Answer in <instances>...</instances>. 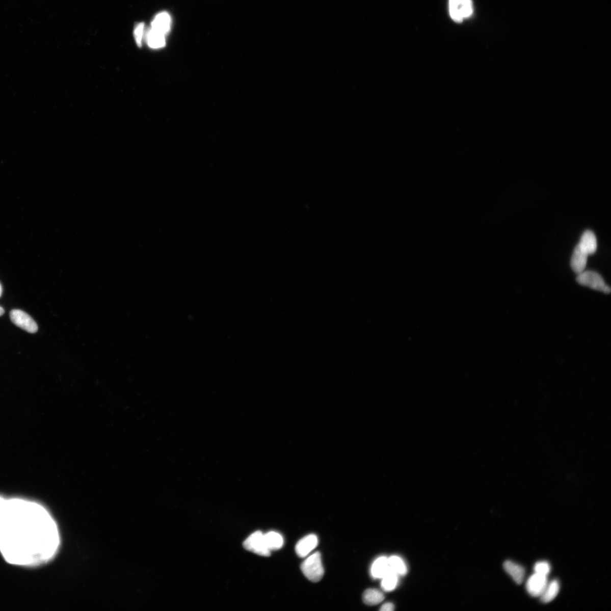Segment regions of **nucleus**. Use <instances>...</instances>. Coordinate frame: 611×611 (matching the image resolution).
<instances>
[{
  "instance_id": "nucleus-1",
  "label": "nucleus",
  "mask_w": 611,
  "mask_h": 611,
  "mask_svg": "<svg viewBox=\"0 0 611 611\" xmlns=\"http://www.w3.org/2000/svg\"><path fill=\"white\" fill-rule=\"evenodd\" d=\"M301 568L303 573L310 581L313 582L321 581L325 573L321 553L317 552L311 554L302 563Z\"/></svg>"
},
{
  "instance_id": "nucleus-2",
  "label": "nucleus",
  "mask_w": 611,
  "mask_h": 611,
  "mask_svg": "<svg viewBox=\"0 0 611 611\" xmlns=\"http://www.w3.org/2000/svg\"><path fill=\"white\" fill-rule=\"evenodd\" d=\"M577 281L579 284L590 287L594 290H599L608 294L610 292V287L605 284L601 276L594 271H583L578 274Z\"/></svg>"
},
{
  "instance_id": "nucleus-3",
  "label": "nucleus",
  "mask_w": 611,
  "mask_h": 611,
  "mask_svg": "<svg viewBox=\"0 0 611 611\" xmlns=\"http://www.w3.org/2000/svg\"><path fill=\"white\" fill-rule=\"evenodd\" d=\"M449 4L450 17L455 22H463L473 13L471 0H449Z\"/></svg>"
},
{
  "instance_id": "nucleus-4",
  "label": "nucleus",
  "mask_w": 611,
  "mask_h": 611,
  "mask_svg": "<svg viewBox=\"0 0 611 611\" xmlns=\"http://www.w3.org/2000/svg\"><path fill=\"white\" fill-rule=\"evenodd\" d=\"M244 547L248 551L253 552L260 556H269L271 551L266 546L264 536L262 533L258 531L251 535L244 542Z\"/></svg>"
},
{
  "instance_id": "nucleus-5",
  "label": "nucleus",
  "mask_w": 611,
  "mask_h": 611,
  "mask_svg": "<svg viewBox=\"0 0 611 611\" xmlns=\"http://www.w3.org/2000/svg\"><path fill=\"white\" fill-rule=\"evenodd\" d=\"M10 320L15 326L31 333L38 330L37 323L27 313L20 310H13L10 313Z\"/></svg>"
},
{
  "instance_id": "nucleus-6",
  "label": "nucleus",
  "mask_w": 611,
  "mask_h": 611,
  "mask_svg": "<svg viewBox=\"0 0 611 611\" xmlns=\"http://www.w3.org/2000/svg\"><path fill=\"white\" fill-rule=\"evenodd\" d=\"M547 584V576L535 573L528 579L526 588L532 597H540Z\"/></svg>"
},
{
  "instance_id": "nucleus-7",
  "label": "nucleus",
  "mask_w": 611,
  "mask_h": 611,
  "mask_svg": "<svg viewBox=\"0 0 611 611\" xmlns=\"http://www.w3.org/2000/svg\"><path fill=\"white\" fill-rule=\"evenodd\" d=\"M318 539L314 535L307 536L297 543L296 546V552L297 555L300 557H305L308 555L317 546Z\"/></svg>"
},
{
  "instance_id": "nucleus-8",
  "label": "nucleus",
  "mask_w": 611,
  "mask_h": 611,
  "mask_svg": "<svg viewBox=\"0 0 611 611\" xmlns=\"http://www.w3.org/2000/svg\"><path fill=\"white\" fill-rule=\"evenodd\" d=\"M577 246L589 256L595 253L597 249V241L594 233L590 230L586 231Z\"/></svg>"
},
{
  "instance_id": "nucleus-9",
  "label": "nucleus",
  "mask_w": 611,
  "mask_h": 611,
  "mask_svg": "<svg viewBox=\"0 0 611 611\" xmlns=\"http://www.w3.org/2000/svg\"><path fill=\"white\" fill-rule=\"evenodd\" d=\"M588 256L578 246L575 248L571 261V268L574 272L579 274L585 271Z\"/></svg>"
},
{
  "instance_id": "nucleus-10",
  "label": "nucleus",
  "mask_w": 611,
  "mask_h": 611,
  "mask_svg": "<svg viewBox=\"0 0 611 611\" xmlns=\"http://www.w3.org/2000/svg\"><path fill=\"white\" fill-rule=\"evenodd\" d=\"M390 572L388 558L381 556L375 561L371 568V575L374 578H383Z\"/></svg>"
},
{
  "instance_id": "nucleus-11",
  "label": "nucleus",
  "mask_w": 611,
  "mask_h": 611,
  "mask_svg": "<svg viewBox=\"0 0 611 611\" xmlns=\"http://www.w3.org/2000/svg\"><path fill=\"white\" fill-rule=\"evenodd\" d=\"M171 25L170 15L166 12H162L157 14L154 19L151 29L166 35L170 30Z\"/></svg>"
},
{
  "instance_id": "nucleus-12",
  "label": "nucleus",
  "mask_w": 611,
  "mask_h": 611,
  "mask_svg": "<svg viewBox=\"0 0 611 611\" xmlns=\"http://www.w3.org/2000/svg\"><path fill=\"white\" fill-rule=\"evenodd\" d=\"M504 569L516 583L520 585L523 582L525 571L524 568L520 565L511 561H506L504 563Z\"/></svg>"
},
{
  "instance_id": "nucleus-13",
  "label": "nucleus",
  "mask_w": 611,
  "mask_h": 611,
  "mask_svg": "<svg viewBox=\"0 0 611 611\" xmlns=\"http://www.w3.org/2000/svg\"><path fill=\"white\" fill-rule=\"evenodd\" d=\"M559 590L560 584L557 580H553L551 582L548 583L546 589H544L543 593L541 595V602L544 603L551 602L557 597Z\"/></svg>"
},
{
  "instance_id": "nucleus-14",
  "label": "nucleus",
  "mask_w": 611,
  "mask_h": 611,
  "mask_svg": "<svg viewBox=\"0 0 611 611\" xmlns=\"http://www.w3.org/2000/svg\"><path fill=\"white\" fill-rule=\"evenodd\" d=\"M165 35L151 29L147 34L149 47L153 49L161 48L166 45Z\"/></svg>"
},
{
  "instance_id": "nucleus-15",
  "label": "nucleus",
  "mask_w": 611,
  "mask_h": 611,
  "mask_svg": "<svg viewBox=\"0 0 611 611\" xmlns=\"http://www.w3.org/2000/svg\"><path fill=\"white\" fill-rule=\"evenodd\" d=\"M390 571L398 576H405L407 573L408 568L403 559L398 556H392L388 558Z\"/></svg>"
},
{
  "instance_id": "nucleus-16",
  "label": "nucleus",
  "mask_w": 611,
  "mask_h": 611,
  "mask_svg": "<svg viewBox=\"0 0 611 611\" xmlns=\"http://www.w3.org/2000/svg\"><path fill=\"white\" fill-rule=\"evenodd\" d=\"M267 547L271 550H277L281 548L284 544L283 538L280 534L271 532L264 535Z\"/></svg>"
},
{
  "instance_id": "nucleus-17",
  "label": "nucleus",
  "mask_w": 611,
  "mask_h": 611,
  "mask_svg": "<svg viewBox=\"0 0 611 611\" xmlns=\"http://www.w3.org/2000/svg\"><path fill=\"white\" fill-rule=\"evenodd\" d=\"M384 599V595L383 593L377 589H367L363 595L364 603L368 605L378 604L382 602Z\"/></svg>"
},
{
  "instance_id": "nucleus-18",
  "label": "nucleus",
  "mask_w": 611,
  "mask_h": 611,
  "mask_svg": "<svg viewBox=\"0 0 611 611\" xmlns=\"http://www.w3.org/2000/svg\"><path fill=\"white\" fill-rule=\"evenodd\" d=\"M381 587L386 592L393 591L397 586L399 576L392 572L388 573L382 578Z\"/></svg>"
},
{
  "instance_id": "nucleus-19",
  "label": "nucleus",
  "mask_w": 611,
  "mask_h": 611,
  "mask_svg": "<svg viewBox=\"0 0 611 611\" xmlns=\"http://www.w3.org/2000/svg\"><path fill=\"white\" fill-rule=\"evenodd\" d=\"M535 573L547 576L551 572L550 565L546 562H540L536 564L535 566Z\"/></svg>"
},
{
  "instance_id": "nucleus-20",
  "label": "nucleus",
  "mask_w": 611,
  "mask_h": 611,
  "mask_svg": "<svg viewBox=\"0 0 611 611\" xmlns=\"http://www.w3.org/2000/svg\"><path fill=\"white\" fill-rule=\"evenodd\" d=\"M144 29H145V24L143 23H140L137 25L135 30V37L137 44L139 47H141L142 45Z\"/></svg>"
},
{
  "instance_id": "nucleus-21",
  "label": "nucleus",
  "mask_w": 611,
  "mask_h": 611,
  "mask_svg": "<svg viewBox=\"0 0 611 611\" xmlns=\"http://www.w3.org/2000/svg\"><path fill=\"white\" fill-rule=\"evenodd\" d=\"M394 609V605L391 603H387L382 605L381 610L382 611H392Z\"/></svg>"
},
{
  "instance_id": "nucleus-22",
  "label": "nucleus",
  "mask_w": 611,
  "mask_h": 611,
  "mask_svg": "<svg viewBox=\"0 0 611 611\" xmlns=\"http://www.w3.org/2000/svg\"><path fill=\"white\" fill-rule=\"evenodd\" d=\"M4 312H5V311H4L3 308L2 307L0 306V316H2L4 314Z\"/></svg>"
},
{
  "instance_id": "nucleus-23",
  "label": "nucleus",
  "mask_w": 611,
  "mask_h": 611,
  "mask_svg": "<svg viewBox=\"0 0 611 611\" xmlns=\"http://www.w3.org/2000/svg\"><path fill=\"white\" fill-rule=\"evenodd\" d=\"M2 293H3L2 286L1 284H0V297H2Z\"/></svg>"
}]
</instances>
